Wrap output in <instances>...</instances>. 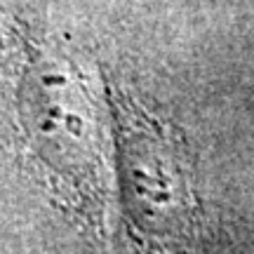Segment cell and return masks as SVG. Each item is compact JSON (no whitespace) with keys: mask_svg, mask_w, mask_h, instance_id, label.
<instances>
[{"mask_svg":"<svg viewBox=\"0 0 254 254\" xmlns=\"http://www.w3.org/2000/svg\"><path fill=\"white\" fill-rule=\"evenodd\" d=\"M113 111V141L120 200L139 236L163 250L193 240L200 205L182 132L158 118L120 85H106Z\"/></svg>","mask_w":254,"mask_h":254,"instance_id":"obj_1","label":"cell"},{"mask_svg":"<svg viewBox=\"0 0 254 254\" xmlns=\"http://www.w3.org/2000/svg\"><path fill=\"white\" fill-rule=\"evenodd\" d=\"M19 113L31 148L80 193L104 186V134L90 82L64 50L26 40Z\"/></svg>","mask_w":254,"mask_h":254,"instance_id":"obj_2","label":"cell"}]
</instances>
